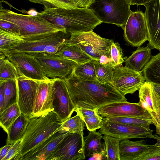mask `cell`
Here are the masks:
<instances>
[{"instance_id":"cell-15","label":"cell","mask_w":160,"mask_h":160,"mask_svg":"<svg viewBox=\"0 0 160 160\" xmlns=\"http://www.w3.org/2000/svg\"><path fill=\"white\" fill-rule=\"evenodd\" d=\"M54 87L53 111L63 122L71 117L76 108L70 98L65 79L57 78Z\"/></svg>"},{"instance_id":"cell-7","label":"cell","mask_w":160,"mask_h":160,"mask_svg":"<svg viewBox=\"0 0 160 160\" xmlns=\"http://www.w3.org/2000/svg\"><path fill=\"white\" fill-rule=\"evenodd\" d=\"M99 132L118 138H150L157 140L158 135L153 134V131L142 126L130 125L111 121L103 118L102 125Z\"/></svg>"},{"instance_id":"cell-42","label":"cell","mask_w":160,"mask_h":160,"mask_svg":"<svg viewBox=\"0 0 160 160\" xmlns=\"http://www.w3.org/2000/svg\"><path fill=\"white\" fill-rule=\"evenodd\" d=\"M75 111L79 114L82 119L98 115L96 110L87 109L76 108Z\"/></svg>"},{"instance_id":"cell-48","label":"cell","mask_w":160,"mask_h":160,"mask_svg":"<svg viewBox=\"0 0 160 160\" xmlns=\"http://www.w3.org/2000/svg\"><path fill=\"white\" fill-rule=\"evenodd\" d=\"M98 61L100 63L103 64H111V57H108L106 55H102L101 57L99 60Z\"/></svg>"},{"instance_id":"cell-25","label":"cell","mask_w":160,"mask_h":160,"mask_svg":"<svg viewBox=\"0 0 160 160\" xmlns=\"http://www.w3.org/2000/svg\"><path fill=\"white\" fill-rule=\"evenodd\" d=\"M139 90V98L144 101L148 105L151 112H156L160 108V99L151 84L145 81Z\"/></svg>"},{"instance_id":"cell-29","label":"cell","mask_w":160,"mask_h":160,"mask_svg":"<svg viewBox=\"0 0 160 160\" xmlns=\"http://www.w3.org/2000/svg\"><path fill=\"white\" fill-rule=\"evenodd\" d=\"M96 60L92 59L87 62L77 64L72 72L79 78L84 80H97L95 67Z\"/></svg>"},{"instance_id":"cell-8","label":"cell","mask_w":160,"mask_h":160,"mask_svg":"<svg viewBox=\"0 0 160 160\" xmlns=\"http://www.w3.org/2000/svg\"><path fill=\"white\" fill-rule=\"evenodd\" d=\"M32 55L40 64L46 76L51 79H65L72 72L77 64L56 54L40 53Z\"/></svg>"},{"instance_id":"cell-35","label":"cell","mask_w":160,"mask_h":160,"mask_svg":"<svg viewBox=\"0 0 160 160\" xmlns=\"http://www.w3.org/2000/svg\"><path fill=\"white\" fill-rule=\"evenodd\" d=\"M33 3L41 4L44 7L66 9L75 8L77 6L72 0H28Z\"/></svg>"},{"instance_id":"cell-45","label":"cell","mask_w":160,"mask_h":160,"mask_svg":"<svg viewBox=\"0 0 160 160\" xmlns=\"http://www.w3.org/2000/svg\"><path fill=\"white\" fill-rule=\"evenodd\" d=\"M5 82L0 83V112H1L4 99Z\"/></svg>"},{"instance_id":"cell-18","label":"cell","mask_w":160,"mask_h":160,"mask_svg":"<svg viewBox=\"0 0 160 160\" xmlns=\"http://www.w3.org/2000/svg\"><path fill=\"white\" fill-rule=\"evenodd\" d=\"M144 6L149 45L160 51V0H151Z\"/></svg>"},{"instance_id":"cell-36","label":"cell","mask_w":160,"mask_h":160,"mask_svg":"<svg viewBox=\"0 0 160 160\" xmlns=\"http://www.w3.org/2000/svg\"><path fill=\"white\" fill-rule=\"evenodd\" d=\"M111 121L130 125L142 126L150 128L151 124H153L150 120L132 117H108L105 118Z\"/></svg>"},{"instance_id":"cell-4","label":"cell","mask_w":160,"mask_h":160,"mask_svg":"<svg viewBox=\"0 0 160 160\" xmlns=\"http://www.w3.org/2000/svg\"><path fill=\"white\" fill-rule=\"evenodd\" d=\"M62 123L53 111L31 117L22 138L20 152L12 160H18L24 154L57 132Z\"/></svg>"},{"instance_id":"cell-33","label":"cell","mask_w":160,"mask_h":160,"mask_svg":"<svg viewBox=\"0 0 160 160\" xmlns=\"http://www.w3.org/2000/svg\"><path fill=\"white\" fill-rule=\"evenodd\" d=\"M94 65L97 81L103 84L111 83L114 67L110 63L102 64L96 60Z\"/></svg>"},{"instance_id":"cell-3","label":"cell","mask_w":160,"mask_h":160,"mask_svg":"<svg viewBox=\"0 0 160 160\" xmlns=\"http://www.w3.org/2000/svg\"><path fill=\"white\" fill-rule=\"evenodd\" d=\"M0 19L18 26L20 35L26 41L41 39L59 32H67L66 28L55 25L39 14L32 16L18 13L1 6Z\"/></svg>"},{"instance_id":"cell-50","label":"cell","mask_w":160,"mask_h":160,"mask_svg":"<svg viewBox=\"0 0 160 160\" xmlns=\"http://www.w3.org/2000/svg\"><path fill=\"white\" fill-rule=\"evenodd\" d=\"M28 15L32 16H36L38 14V12H37L35 10L32 9L27 12Z\"/></svg>"},{"instance_id":"cell-13","label":"cell","mask_w":160,"mask_h":160,"mask_svg":"<svg viewBox=\"0 0 160 160\" xmlns=\"http://www.w3.org/2000/svg\"><path fill=\"white\" fill-rule=\"evenodd\" d=\"M3 53L22 74L36 80L50 79L46 76L40 64L33 55L24 52Z\"/></svg>"},{"instance_id":"cell-10","label":"cell","mask_w":160,"mask_h":160,"mask_svg":"<svg viewBox=\"0 0 160 160\" xmlns=\"http://www.w3.org/2000/svg\"><path fill=\"white\" fill-rule=\"evenodd\" d=\"M145 82L142 71L137 72L125 66L114 68L111 84L124 96L138 90Z\"/></svg>"},{"instance_id":"cell-40","label":"cell","mask_w":160,"mask_h":160,"mask_svg":"<svg viewBox=\"0 0 160 160\" xmlns=\"http://www.w3.org/2000/svg\"><path fill=\"white\" fill-rule=\"evenodd\" d=\"M22 143V139L13 144L6 156L2 160H11L20 152Z\"/></svg>"},{"instance_id":"cell-12","label":"cell","mask_w":160,"mask_h":160,"mask_svg":"<svg viewBox=\"0 0 160 160\" xmlns=\"http://www.w3.org/2000/svg\"><path fill=\"white\" fill-rule=\"evenodd\" d=\"M123 29L125 40L134 47H140L149 40L146 16L141 11L132 12Z\"/></svg>"},{"instance_id":"cell-46","label":"cell","mask_w":160,"mask_h":160,"mask_svg":"<svg viewBox=\"0 0 160 160\" xmlns=\"http://www.w3.org/2000/svg\"><path fill=\"white\" fill-rule=\"evenodd\" d=\"M88 159L89 160L107 159L105 153L94 154Z\"/></svg>"},{"instance_id":"cell-41","label":"cell","mask_w":160,"mask_h":160,"mask_svg":"<svg viewBox=\"0 0 160 160\" xmlns=\"http://www.w3.org/2000/svg\"><path fill=\"white\" fill-rule=\"evenodd\" d=\"M0 28L20 34V28L17 25L0 19Z\"/></svg>"},{"instance_id":"cell-34","label":"cell","mask_w":160,"mask_h":160,"mask_svg":"<svg viewBox=\"0 0 160 160\" xmlns=\"http://www.w3.org/2000/svg\"><path fill=\"white\" fill-rule=\"evenodd\" d=\"M17 99L16 81L12 80L6 81L5 82L4 102L1 112L9 106L17 103Z\"/></svg>"},{"instance_id":"cell-11","label":"cell","mask_w":160,"mask_h":160,"mask_svg":"<svg viewBox=\"0 0 160 160\" xmlns=\"http://www.w3.org/2000/svg\"><path fill=\"white\" fill-rule=\"evenodd\" d=\"M96 112L102 118L132 117L150 120L153 122L150 114L143 108L139 102H130L127 101L113 102L101 107Z\"/></svg>"},{"instance_id":"cell-6","label":"cell","mask_w":160,"mask_h":160,"mask_svg":"<svg viewBox=\"0 0 160 160\" xmlns=\"http://www.w3.org/2000/svg\"><path fill=\"white\" fill-rule=\"evenodd\" d=\"M68 42L76 45L92 59L99 61L102 55L111 57V46L114 42L90 31L71 34Z\"/></svg>"},{"instance_id":"cell-2","label":"cell","mask_w":160,"mask_h":160,"mask_svg":"<svg viewBox=\"0 0 160 160\" xmlns=\"http://www.w3.org/2000/svg\"><path fill=\"white\" fill-rule=\"evenodd\" d=\"M38 14L71 34L93 31L102 22L89 8L66 9L44 7Z\"/></svg>"},{"instance_id":"cell-20","label":"cell","mask_w":160,"mask_h":160,"mask_svg":"<svg viewBox=\"0 0 160 160\" xmlns=\"http://www.w3.org/2000/svg\"><path fill=\"white\" fill-rule=\"evenodd\" d=\"M150 145L147 144L144 139L135 141L128 139H121L119 144L120 160H136Z\"/></svg>"},{"instance_id":"cell-17","label":"cell","mask_w":160,"mask_h":160,"mask_svg":"<svg viewBox=\"0 0 160 160\" xmlns=\"http://www.w3.org/2000/svg\"><path fill=\"white\" fill-rule=\"evenodd\" d=\"M71 36V33L69 32H59L41 39L26 41L18 47L3 52H24L32 55L44 53L45 49L48 46L63 41H69Z\"/></svg>"},{"instance_id":"cell-52","label":"cell","mask_w":160,"mask_h":160,"mask_svg":"<svg viewBox=\"0 0 160 160\" xmlns=\"http://www.w3.org/2000/svg\"><path fill=\"white\" fill-rule=\"evenodd\" d=\"M156 133L160 136V131L156 132Z\"/></svg>"},{"instance_id":"cell-23","label":"cell","mask_w":160,"mask_h":160,"mask_svg":"<svg viewBox=\"0 0 160 160\" xmlns=\"http://www.w3.org/2000/svg\"><path fill=\"white\" fill-rule=\"evenodd\" d=\"M30 118L21 113L12 123L7 133V138L6 144H13L22 138Z\"/></svg>"},{"instance_id":"cell-38","label":"cell","mask_w":160,"mask_h":160,"mask_svg":"<svg viewBox=\"0 0 160 160\" xmlns=\"http://www.w3.org/2000/svg\"><path fill=\"white\" fill-rule=\"evenodd\" d=\"M160 160V147L151 145L136 160Z\"/></svg>"},{"instance_id":"cell-21","label":"cell","mask_w":160,"mask_h":160,"mask_svg":"<svg viewBox=\"0 0 160 160\" xmlns=\"http://www.w3.org/2000/svg\"><path fill=\"white\" fill-rule=\"evenodd\" d=\"M152 48L149 45L138 47L125 60V67L137 72L142 71L152 58Z\"/></svg>"},{"instance_id":"cell-27","label":"cell","mask_w":160,"mask_h":160,"mask_svg":"<svg viewBox=\"0 0 160 160\" xmlns=\"http://www.w3.org/2000/svg\"><path fill=\"white\" fill-rule=\"evenodd\" d=\"M25 42L20 34L0 28V52L11 50Z\"/></svg>"},{"instance_id":"cell-49","label":"cell","mask_w":160,"mask_h":160,"mask_svg":"<svg viewBox=\"0 0 160 160\" xmlns=\"http://www.w3.org/2000/svg\"><path fill=\"white\" fill-rule=\"evenodd\" d=\"M160 99V84L150 83Z\"/></svg>"},{"instance_id":"cell-37","label":"cell","mask_w":160,"mask_h":160,"mask_svg":"<svg viewBox=\"0 0 160 160\" xmlns=\"http://www.w3.org/2000/svg\"><path fill=\"white\" fill-rule=\"evenodd\" d=\"M110 55L111 64L114 67L122 65L127 58L123 57L122 50L119 44L114 42L111 46Z\"/></svg>"},{"instance_id":"cell-44","label":"cell","mask_w":160,"mask_h":160,"mask_svg":"<svg viewBox=\"0 0 160 160\" xmlns=\"http://www.w3.org/2000/svg\"><path fill=\"white\" fill-rule=\"evenodd\" d=\"M13 144H6L0 149V160H2L6 156Z\"/></svg>"},{"instance_id":"cell-30","label":"cell","mask_w":160,"mask_h":160,"mask_svg":"<svg viewBox=\"0 0 160 160\" xmlns=\"http://www.w3.org/2000/svg\"><path fill=\"white\" fill-rule=\"evenodd\" d=\"M17 103L5 109L0 113V125L7 133L10 126L21 114Z\"/></svg>"},{"instance_id":"cell-43","label":"cell","mask_w":160,"mask_h":160,"mask_svg":"<svg viewBox=\"0 0 160 160\" xmlns=\"http://www.w3.org/2000/svg\"><path fill=\"white\" fill-rule=\"evenodd\" d=\"M75 3L77 7L81 8H89L95 0H72Z\"/></svg>"},{"instance_id":"cell-26","label":"cell","mask_w":160,"mask_h":160,"mask_svg":"<svg viewBox=\"0 0 160 160\" xmlns=\"http://www.w3.org/2000/svg\"><path fill=\"white\" fill-rule=\"evenodd\" d=\"M0 83L8 80L16 81L22 74L2 52H0Z\"/></svg>"},{"instance_id":"cell-28","label":"cell","mask_w":160,"mask_h":160,"mask_svg":"<svg viewBox=\"0 0 160 160\" xmlns=\"http://www.w3.org/2000/svg\"><path fill=\"white\" fill-rule=\"evenodd\" d=\"M142 72L145 81L160 84V52L152 57Z\"/></svg>"},{"instance_id":"cell-32","label":"cell","mask_w":160,"mask_h":160,"mask_svg":"<svg viewBox=\"0 0 160 160\" xmlns=\"http://www.w3.org/2000/svg\"><path fill=\"white\" fill-rule=\"evenodd\" d=\"M85 125L83 119L77 113L74 116L63 122L58 131L61 133H65L83 131Z\"/></svg>"},{"instance_id":"cell-51","label":"cell","mask_w":160,"mask_h":160,"mask_svg":"<svg viewBox=\"0 0 160 160\" xmlns=\"http://www.w3.org/2000/svg\"><path fill=\"white\" fill-rule=\"evenodd\" d=\"M158 138L156 140L157 141V142L153 145L155 146L160 147V137H159L158 135Z\"/></svg>"},{"instance_id":"cell-31","label":"cell","mask_w":160,"mask_h":160,"mask_svg":"<svg viewBox=\"0 0 160 160\" xmlns=\"http://www.w3.org/2000/svg\"><path fill=\"white\" fill-rule=\"evenodd\" d=\"M106 156L107 160H120L119 144L121 139L104 134Z\"/></svg>"},{"instance_id":"cell-24","label":"cell","mask_w":160,"mask_h":160,"mask_svg":"<svg viewBox=\"0 0 160 160\" xmlns=\"http://www.w3.org/2000/svg\"><path fill=\"white\" fill-rule=\"evenodd\" d=\"M87 136L84 138V148L85 155L88 158L95 153L105 152L104 143L101 140L103 136L96 130L89 131Z\"/></svg>"},{"instance_id":"cell-47","label":"cell","mask_w":160,"mask_h":160,"mask_svg":"<svg viewBox=\"0 0 160 160\" xmlns=\"http://www.w3.org/2000/svg\"><path fill=\"white\" fill-rule=\"evenodd\" d=\"M151 0H129L131 5H142L145 6Z\"/></svg>"},{"instance_id":"cell-5","label":"cell","mask_w":160,"mask_h":160,"mask_svg":"<svg viewBox=\"0 0 160 160\" xmlns=\"http://www.w3.org/2000/svg\"><path fill=\"white\" fill-rule=\"evenodd\" d=\"M129 0H95L89 8L102 22L123 29L132 11Z\"/></svg>"},{"instance_id":"cell-1","label":"cell","mask_w":160,"mask_h":160,"mask_svg":"<svg viewBox=\"0 0 160 160\" xmlns=\"http://www.w3.org/2000/svg\"><path fill=\"white\" fill-rule=\"evenodd\" d=\"M65 81L76 108L96 110L111 103L127 101L125 96L111 83L82 80L76 76L72 72Z\"/></svg>"},{"instance_id":"cell-16","label":"cell","mask_w":160,"mask_h":160,"mask_svg":"<svg viewBox=\"0 0 160 160\" xmlns=\"http://www.w3.org/2000/svg\"><path fill=\"white\" fill-rule=\"evenodd\" d=\"M56 79L38 81L32 116H39L53 111L54 86Z\"/></svg>"},{"instance_id":"cell-19","label":"cell","mask_w":160,"mask_h":160,"mask_svg":"<svg viewBox=\"0 0 160 160\" xmlns=\"http://www.w3.org/2000/svg\"><path fill=\"white\" fill-rule=\"evenodd\" d=\"M69 132H56L21 156L18 160H49Z\"/></svg>"},{"instance_id":"cell-9","label":"cell","mask_w":160,"mask_h":160,"mask_svg":"<svg viewBox=\"0 0 160 160\" xmlns=\"http://www.w3.org/2000/svg\"><path fill=\"white\" fill-rule=\"evenodd\" d=\"M83 132L69 133L64 138L49 160H81L86 158Z\"/></svg>"},{"instance_id":"cell-39","label":"cell","mask_w":160,"mask_h":160,"mask_svg":"<svg viewBox=\"0 0 160 160\" xmlns=\"http://www.w3.org/2000/svg\"><path fill=\"white\" fill-rule=\"evenodd\" d=\"M99 115L83 119L87 129L89 131H93L100 128L102 125L103 119Z\"/></svg>"},{"instance_id":"cell-22","label":"cell","mask_w":160,"mask_h":160,"mask_svg":"<svg viewBox=\"0 0 160 160\" xmlns=\"http://www.w3.org/2000/svg\"><path fill=\"white\" fill-rule=\"evenodd\" d=\"M56 54L77 64L83 63L92 59L77 45L68 42L65 44Z\"/></svg>"},{"instance_id":"cell-14","label":"cell","mask_w":160,"mask_h":160,"mask_svg":"<svg viewBox=\"0 0 160 160\" xmlns=\"http://www.w3.org/2000/svg\"><path fill=\"white\" fill-rule=\"evenodd\" d=\"M22 74L16 80L17 103L22 113L29 118L32 117L38 82Z\"/></svg>"}]
</instances>
